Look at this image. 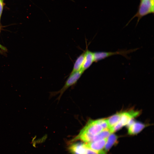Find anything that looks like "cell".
<instances>
[{"mask_svg": "<svg viewBox=\"0 0 154 154\" xmlns=\"http://www.w3.org/2000/svg\"><path fill=\"white\" fill-rule=\"evenodd\" d=\"M104 130L100 119L90 120L71 142L79 140L85 143L91 142L95 136Z\"/></svg>", "mask_w": 154, "mask_h": 154, "instance_id": "cell-1", "label": "cell"}, {"mask_svg": "<svg viewBox=\"0 0 154 154\" xmlns=\"http://www.w3.org/2000/svg\"><path fill=\"white\" fill-rule=\"evenodd\" d=\"M138 49V48L129 50H118L115 52H106L103 51L95 52H93L94 62L104 59L111 56L117 54L122 55L127 58H129L127 54Z\"/></svg>", "mask_w": 154, "mask_h": 154, "instance_id": "cell-2", "label": "cell"}, {"mask_svg": "<svg viewBox=\"0 0 154 154\" xmlns=\"http://www.w3.org/2000/svg\"><path fill=\"white\" fill-rule=\"evenodd\" d=\"M139 114V112L133 110L122 112L118 123L114 127L110 129L112 133H113L123 126L127 125L132 119L137 116Z\"/></svg>", "mask_w": 154, "mask_h": 154, "instance_id": "cell-3", "label": "cell"}, {"mask_svg": "<svg viewBox=\"0 0 154 154\" xmlns=\"http://www.w3.org/2000/svg\"><path fill=\"white\" fill-rule=\"evenodd\" d=\"M153 12V0H141L137 15L140 18L148 14Z\"/></svg>", "mask_w": 154, "mask_h": 154, "instance_id": "cell-4", "label": "cell"}, {"mask_svg": "<svg viewBox=\"0 0 154 154\" xmlns=\"http://www.w3.org/2000/svg\"><path fill=\"white\" fill-rule=\"evenodd\" d=\"M83 73L84 72L81 70L70 73L64 85L60 91V94H62L69 87L76 84Z\"/></svg>", "mask_w": 154, "mask_h": 154, "instance_id": "cell-5", "label": "cell"}, {"mask_svg": "<svg viewBox=\"0 0 154 154\" xmlns=\"http://www.w3.org/2000/svg\"><path fill=\"white\" fill-rule=\"evenodd\" d=\"M127 125H128V133L130 135H135L138 133L145 127L143 124L135 122L132 119Z\"/></svg>", "mask_w": 154, "mask_h": 154, "instance_id": "cell-6", "label": "cell"}, {"mask_svg": "<svg viewBox=\"0 0 154 154\" xmlns=\"http://www.w3.org/2000/svg\"><path fill=\"white\" fill-rule=\"evenodd\" d=\"M85 56L81 70L83 72L89 68L94 62L93 52L87 49L84 52Z\"/></svg>", "mask_w": 154, "mask_h": 154, "instance_id": "cell-7", "label": "cell"}, {"mask_svg": "<svg viewBox=\"0 0 154 154\" xmlns=\"http://www.w3.org/2000/svg\"><path fill=\"white\" fill-rule=\"evenodd\" d=\"M107 138L85 143L87 147L92 150L100 151L104 149Z\"/></svg>", "mask_w": 154, "mask_h": 154, "instance_id": "cell-8", "label": "cell"}, {"mask_svg": "<svg viewBox=\"0 0 154 154\" xmlns=\"http://www.w3.org/2000/svg\"><path fill=\"white\" fill-rule=\"evenodd\" d=\"M86 148L85 143H77L71 144L69 149L72 154H84Z\"/></svg>", "mask_w": 154, "mask_h": 154, "instance_id": "cell-9", "label": "cell"}, {"mask_svg": "<svg viewBox=\"0 0 154 154\" xmlns=\"http://www.w3.org/2000/svg\"><path fill=\"white\" fill-rule=\"evenodd\" d=\"M84 56L85 53L84 52L77 58L74 63L71 73L81 70L84 60Z\"/></svg>", "mask_w": 154, "mask_h": 154, "instance_id": "cell-10", "label": "cell"}, {"mask_svg": "<svg viewBox=\"0 0 154 154\" xmlns=\"http://www.w3.org/2000/svg\"><path fill=\"white\" fill-rule=\"evenodd\" d=\"M122 113V112L117 113L106 119L110 129L114 127L118 123Z\"/></svg>", "mask_w": 154, "mask_h": 154, "instance_id": "cell-11", "label": "cell"}, {"mask_svg": "<svg viewBox=\"0 0 154 154\" xmlns=\"http://www.w3.org/2000/svg\"><path fill=\"white\" fill-rule=\"evenodd\" d=\"M117 139V136L113 133L111 134L107 138L104 147L105 151H108L115 143Z\"/></svg>", "mask_w": 154, "mask_h": 154, "instance_id": "cell-12", "label": "cell"}, {"mask_svg": "<svg viewBox=\"0 0 154 154\" xmlns=\"http://www.w3.org/2000/svg\"><path fill=\"white\" fill-rule=\"evenodd\" d=\"M84 154H106V151L103 150L100 151H96L92 150L87 147Z\"/></svg>", "mask_w": 154, "mask_h": 154, "instance_id": "cell-13", "label": "cell"}, {"mask_svg": "<svg viewBox=\"0 0 154 154\" xmlns=\"http://www.w3.org/2000/svg\"><path fill=\"white\" fill-rule=\"evenodd\" d=\"M3 7V0H0V17L2 15Z\"/></svg>", "mask_w": 154, "mask_h": 154, "instance_id": "cell-14", "label": "cell"}, {"mask_svg": "<svg viewBox=\"0 0 154 154\" xmlns=\"http://www.w3.org/2000/svg\"><path fill=\"white\" fill-rule=\"evenodd\" d=\"M6 48L0 44V52H1L2 50L6 51Z\"/></svg>", "mask_w": 154, "mask_h": 154, "instance_id": "cell-15", "label": "cell"}, {"mask_svg": "<svg viewBox=\"0 0 154 154\" xmlns=\"http://www.w3.org/2000/svg\"></svg>", "mask_w": 154, "mask_h": 154, "instance_id": "cell-16", "label": "cell"}, {"mask_svg": "<svg viewBox=\"0 0 154 154\" xmlns=\"http://www.w3.org/2000/svg\"></svg>", "mask_w": 154, "mask_h": 154, "instance_id": "cell-17", "label": "cell"}, {"mask_svg": "<svg viewBox=\"0 0 154 154\" xmlns=\"http://www.w3.org/2000/svg\"></svg>", "mask_w": 154, "mask_h": 154, "instance_id": "cell-18", "label": "cell"}]
</instances>
